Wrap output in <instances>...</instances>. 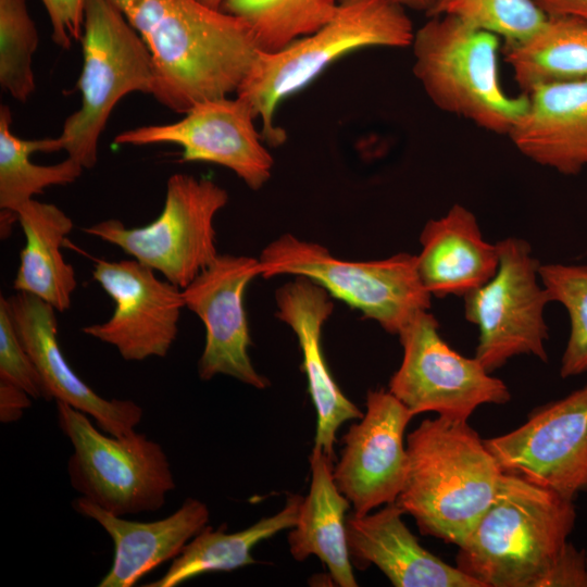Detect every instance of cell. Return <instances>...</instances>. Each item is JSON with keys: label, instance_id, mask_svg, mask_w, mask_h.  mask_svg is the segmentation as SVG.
I'll use <instances>...</instances> for the list:
<instances>
[{"label": "cell", "instance_id": "cell-26", "mask_svg": "<svg viewBox=\"0 0 587 587\" xmlns=\"http://www.w3.org/2000/svg\"><path fill=\"white\" fill-rule=\"evenodd\" d=\"M301 501V496L291 495L279 512L236 533L207 525L184 547L165 574L145 587H175L202 574L230 572L255 563L254 546L294 527Z\"/></svg>", "mask_w": 587, "mask_h": 587}, {"label": "cell", "instance_id": "cell-38", "mask_svg": "<svg viewBox=\"0 0 587 587\" xmlns=\"http://www.w3.org/2000/svg\"><path fill=\"white\" fill-rule=\"evenodd\" d=\"M199 1H201L202 3H204V4H207V5L211 7V8L220 9L223 0H199Z\"/></svg>", "mask_w": 587, "mask_h": 587}, {"label": "cell", "instance_id": "cell-21", "mask_svg": "<svg viewBox=\"0 0 587 587\" xmlns=\"http://www.w3.org/2000/svg\"><path fill=\"white\" fill-rule=\"evenodd\" d=\"M528 104L508 137L533 162L564 175L587 167V79L547 84L526 93Z\"/></svg>", "mask_w": 587, "mask_h": 587}, {"label": "cell", "instance_id": "cell-5", "mask_svg": "<svg viewBox=\"0 0 587 587\" xmlns=\"http://www.w3.org/2000/svg\"><path fill=\"white\" fill-rule=\"evenodd\" d=\"M413 74L441 111L498 135H509L528 96H510L499 78V37L448 15L414 32Z\"/></svg>", "mask_w": 587, "mask_h": 587}, {"label": "cell", "instance_id": "cell-3", "mask_svg": "<svg viewBox=\"0 0 587 587\" xmlns=\"http://www.w3.org/2000/svg\"><path fill=\"white\" fill-rule=\"evenodd\" d=\"M573 500L504 473L455 565L484 587H538L574 528Z\"/></svg>", "mask_w": 587, "mask_h": 587}, {"label": "cell", "instance_id": "cell-25", "mask_svg": "<svg viewBox=\"0 0 587 587\" xmlns=\"http://www.w3.org/2000/svg\"><path fill=\"white\" fill-rule=\"evenodd\" d=\"M503 55L523 93L547 84L587 79V18L546 17L527 38L504 42Z\"/></svg>", "mask_w": 587, "mask_h": 587}, {"label": "cell", "instance_id": "cell-24", "mask_svg": "<svg viewBox=\"0 0 587 587\" xmlns=\"http://www.w3.org/2000/svg\"><path fill=\"white\" fill-rule=\"evenodd\" d=\"M26 245L13 280L16 291L29 292L64 312L77 286L75 271L61 253L73 228L72 220L57 205L32 199L16 211Z\"/></svg>", "mask_w": 587, "mask_h": 587}, {"label": "cell", "instance_id": "cell-1", "mask_svg": "<svg viewBox=\"0 0 587 587\" xmlns=\"http://www.w3.org/2000/svg\"><path fill=\"white\" fill-rule=\"evenodd\" d=\"M139 34L153 97L176 113L236 93L261 51L251 26L199 0H110Z\"/></svg>", "mask_w": 587, "mask_h": 587}, {"label": "cell", "instance_id": "cell-37", "mask_svg": "<svg viewBox=\"0 0 587 587\" xmlns=\"http://www.w3.org/2000/svg\"><path fill=\"white\" fill-rule=\"evenodd\" d=\"M404 9L424 11L427 13L433 7L435 0H390Z\"/></svg>", "mask_w": 587, "mask_h": 587}, {"label": "cell", "instance_id": "cell-18", "mask_svg": "<svg viewBox=\"0 0 587 587\" xmlns=\"http://www.w3.org/2000/svg\"><path fill=\"white\" fill-rule=\"evenodd\" d=\"M330 295L304 276H296L276 290V316L296 334L302 353V371L316 411L315 449L334 458L339 427L363 413L340 390L322 350V328L334 310Z\"/></svg>", "mask_w": 587, "mask_h": 587}, {"label": "cell", "instance_id": "cell-23", "mask_svg": "<svg viewBox=\"0 0 587 587\" xmlns=\"http://www.w3.org/2000/svg\"><path fill=\"white\" fill-rule=\"evenodd\" d=\"M310 467V490L288 534L290 553L298 561L317 557L337 586L355 587L346 527L350 502L336 486L332 458L313 448Z\"/></svg>", "mask_w": 587, "mask_h": 587}, {"label": "cell", "instance_id": "cell-27", "mask_svg": "<svg viewBox=\"0 0 587 587\" xmlns=\"http://www.w3.org/2000/svg\"><path fill=\"white\" fill-rule=\"evenodd\" d=\"M12 113L7 104L0 107V208L16 213L45 188L75 182L85 170L67 157L51 165L35 164L30 155L46 150L47 139L26 140L11 129Z\"/></svg>", "mask_w": 587, "mask_h": 587}, {"label": "cell", "instance_id": "cell-7", "mask_svg": "<svg viewBox=\"0 0 587 587\" xmlns=\"http://www.w3.org/2000/svg\"><path fill=\"white\" fill-rule=\"evenodd\" d=\"M258 260L263 278L308 277L389 334L398 335L417 313L430 308L432 295L421 282L416 255L407 252L347 261L320 243L286 233L271 241Z\"/></svg>", "mask_w": 587, "mask_h": 587}, {"label": "cell", "instance_id": "cell-28", "mask_svg": "<svg viewBox=\"0 0 587 587\" xmlns=\"http://www.w3.org/2000/svg\"><path fill=\"white\" fill-rule=\"evenodd\" d=\"M339 0H223L220 9L246 21L259 48L274 52L327 23Z\"/></svg>", "mask_w": 587, "mask_h": 587}, {"label": "cell", "instance_id": "cell-22", "mask_svg": "<svg viewBox=\"0 0 587 587\" xmlns=\"http://www.w3.org/2000/svg\"><path fill=\"white\" fill-rule=\"evenodd\" d=\"M420 243L417 272L432 297H464L486 284L499 266L497 243L483 238L476 216L462 204L427 221Z\"/></svg>", "mask_w": 587, "mask_h": 587}, {"label": "cell", "instance_id": "cell-19", "mask_svg": "<svg viewBox=\"0 0 587 587\" xmlns=\"http://www.w3.org/2000/svg\"><path fill=\"white\" fill-rule=\"evenodd\" d=\"M403 514L396 502L375 513L350 514L346 527L352 563L377 566L397 587H484L421 546Z\"/></svg>", "mask_w": 587, "mask_h": 587}, {"label": "cell", "instance_id": "cell-35", "mask_svg": "<svg viewBox=\"0 0 587 587\" xmlns=\"http://www.w3.org/2000/svg\"><path fill=\"white\" fill-rule=\"evenodd\" d=\"M30 398L20 386L0 378V421L11 423L20 420L32 405Z\"/></svg>", "mask_w": 587, "mask_h": 587}, {"label": "cell", "instance_id": "cell-31", "mask_svg": "<svg viewBox=\"0 0 587 587\" xmlns=\"http://www.w3.org/2000/svg\"><path fill=\"white\" fill-rule=\"evenodd\" d=\"M426 15L457 17L504 42L527 38L547 17L530 0H435Z\"/></svg>", "mask_w": 587, "mask_h": 587}, {"label": "cell", "instance_id": "cell-16", "mask_svg": "<svg viewBox=\"0 0 587 587\" xmlns=\"http://www.w3.org/2000/svg\"><path fill=\"white\" fill-rule=\"evenodd\" d=\"M413 416L388 389L367 391L366 411L344 436L333 469L336 486L354 514L396 502L408 469L404 432Z\"/></svg>", "mask_w": 587, "mask_h": 587}, {"label": "cell", "instance_id": "cell-13", "mask_svg": "<svg viewBox=\"0 0 587 587\" xmlns=\"http://www.w3.org/2000/svg\"><path fill=\"white\" fill-rule=\"evenodd\" d=\"M255 116L242 99H210L193 105L182 120L117 134V145L172 143L183 148L184 162H209L233 171L250 189L270 179L274 160L254 126Z\"/></svg>", "mask_w": 587, "mask_h": 587}, {"label": "cell", "instance_id": "cell-32", "mask_svg": "<svg viewBox=\"0 0 587 587\" xmlns=\"http://www.w3.org/2000/svg\"><path fill=\"white\" fill-rule=\"evenodd\" d=\"M0 378L23 388L34 399L52 400L11 320L7 298L0 296Z\"/></svg>", "mask_w": 587, "mask_h": 587}, {"label": "cell", "instance_id": "cell-12", "mask_svg": "<svg viewBox=\"0 0 587 587\" xmlns=\"http://www.w3.org/2000/svg\"><path fill=\"white\" fill-rule=\"evenodd\" d=\"M484 441L504 473L574 500L587 491V385L536 408L512 432Z\"/></svg>", "mask_w": 587, "mask_h": 587}, {"label": "cell", "instance_id": "cell-29", "mask_svg": "<svg viewBox=\"0 0 587 587\" xmlns=\"http://www.w3.org/2000/svg\"><path fill=\"white\" fill-rule=\"evenodd\" d=\"M38 43L26 0H0V86L18 102L36 89L33 57Z\"/></svg>", "mask_w": 587, "mask_h": 587}, {"label": "cell", "instance_id": "cell-36", "mask_svg": "<svg viewBox=\"0 0 587 587\" xmlns=\"http://www.w3.org/2000/svg\"><path fill=\"white\" fill-rule=\"evenodd\" d=\"M547 17L587 18V0H530Z\"/></svg>", "mask_w": 587, "mask_h": 587}, {"label": "cell", "instance_id": "cell-17", "mask_svg": "<svg viewBox=\"0 0 587 587\" xmlns=\"http://www.w3.org/2000/svg\"><path fill=\"white\" fill-rule=\"evenodd\" d=\"M18 338L38 369L55 401H62L92 417L112 436L135 432L143 410L133 400L104 399L72 370L58 341L55 309L37 296L17 291L7 298Z\"/></svg>", "mask_w": 587, "mask_h": 587}, {"label": "cell", "instance_id": "cell-39", "mask_svg": "<svg viewBox=\"0 0 587 587\" xmlns=\"http://www.w3.org/2000/svg\"><path fill=\"white\" fill-rule=\"evenodd\" d=\"M586 567H587V550H586Z\"/></svg>", "mask_w": 587, "mask_h": 587}, {"label": "cell", "instance_id": "cell-2", "mask_svg": "<svg viewBox=\"0 0 587 587\" xmlns=\"http://www.w3.org/2000/svg\"><path fill=\"white\" fill-rule=\"evenodd\" d=\"M396 503L424 535L460 547L494 500L504 472L467 421L423 420L407 436Z\"/></svg>", "mask_w": 587, "mask_h": 587}, {"label": "cell", "instance_id": "cell-14", "mask_svg": "<svg viewBox=\"0 0 587 587\" xmlns=\"http://www.w3.org/2000/svg\"><path fill=\"white\" fill-rule=\"evenodd\" d=\"M92 276L113 299L112 316L82 332L113 346L126 361L165 357L178 333L183 290L137 260H98Z\"/></svg>", "mask_w": 587, "mask_h": 587}, {"label": "cell", "instance_id": "cell-34", "mask_svg": "<svg viewBox=\"0 0 587 587\" xmlns=\"http://www.w3.org/2000/svg\"><path fill=\"white\" fill-rule=\"evenodd\" d=\"M551 586L587 587L586 551L566 542L538 587Z\"/></svg>", "mask_w": 587, "mask_h": 587}, {"label": "cell", "instance_id": "cell-4", "mask_svg": "<svg viewBox=\"0 0 587 587\" xmlns=\"http://www.w3.org/2000/svg\"><path fill=\"white\" fill-rule=\"evenodd\" d=\"M414 27L405 9L390 0H339L333 17L313 33L274 51H260L236 97L262 123L263 141L277 147L286 132L274 122L278 104L349 52L411 47Z\"/></svg>", "mask_w": 587, "mask_h": 587}, {"label": "cell", "instance_id": "cell-10", "mask_svg": "<svg viewBox=\"0 0 587 587\" xmlns=\"http://www.w3.org/2000/svg\"><path fill=\"white\" fill-rule=\"evenodd\" d=\"M496 243V274L463 297L465 319L478 328L474 357L489 373L521 354L548 362L545 341L549 334L544 310L551 302L539 282L540 262L530 243L517 237Z\"/></svg>", "mask_w": 587, "mask_h": 587}, {"label": "cell", "instance_id": "cell-6", "mask_svg": "<svg viewBox=\"0 0 587 587\" xmlns=\"http://www.w3.org/2000/svg\"><path fill=\"white\" fill-rule=\"evenodd\" d=\"M83 67L77 82L80 108L47 138L46 153L65 150L84 168L98 160V145L117 102L132 92L153 95L155 75L139 34L110 0H86L82 36Z\"/></svg>", "mask_w": 587, "mask_h": 587}, {"label": "cell", "instance_id": "cell-15", "mask_svg": "<svg viewBox=\"0 0 587 587\" xmlns=\"http://www.w3.org/2000/svg\"><path fill=\"white\" fill-rule=\"evenodd\" d=\"M259 273V260L218 254L185 288V307L202 321L205 342L198 363L201 379L227 375L258 389L268 382L254 369L250 357V334L243 308L247 285Z\"/></svg>", "mask_w": 587, "mask_h": 587}, {"label": "cell", "instance_id": "cell-8", "mask_svg": "<svg viewBox=\"0 0 587 587\" xmlns=\"http://www.w3.org/2000/svg\"><path fill=\"white\" fill-rule=\"evenodd\" d=\"M55 403L59 426L73 447L70 482L80 497L118 516L164 505L175 482L160 444L137 432L104 435L87 414L65 402Z\"/></svg>", "mask_w": 587, "mask_h": 587}, {"label": "cell", "instance_id": "cell-33", "mask_svg": "<svg viewBox=\"0 0 587 587\" xmlns=\"http://www.w3.org/2000/svg\"><path fill=\"white\" fill-rule=\"evenodd\" d=\"M86 0H41L52 26V40L62 49L79 41L84 32Z\"/></svg>", "mask_w": 587, "mask_h": 587}, {"label": "cell", "instance_id": "cell-11", "mask_svg": "<svg viewBox=\"0 0 587 587\" xmlns=\"http://www.w3.org/2000/svg\"><path fill=\"white\" fill-rule=\"evenodd\" d=\"M403 349L399 369L388 390L413 414L469 421L483 404L510 401L508 386L475 358L450 347L439 334V323L427 310L417 313L398 334Z\"/></svg>", "mask_w": 587, "mask_h": 587}, {"label": "cell", "instance_id": "cell-30", "mask_svg": "<svg viewBox=\"0 0 587 587\" xmlns=\"http://www.w3.org/2000/svg\"><path fill=\"white\" fill-rule=\"evenodd\" d=\"M539 278L551 302L570 316V336L562 354V378L587 372V265L540 264Z\"/></svg>", "mask_w": 587, "mask_h": 587}, {"label": "cell", "instance_id": "cell-20", "mask_svg": "<svg viewBox=\"0 0 587 587\" xmlns=\"http://www.w3.org/2000/svg\"><path fill=\"white\" fill-rule=\"evenodd\" d=\"M79 514L96 521L111 537L113 562L99 587H130L141 577L175 559L209 522V509L187 498L171 515L152 522L125 520L79 497L73 501Z\"/></svg>", "mask_w": 587, "mask_h": 587}, {"label": "cell", "instance_id": "cell-9", "mask_svg": "<svg viewBox=\"0 0 587 587\" xmlns=\"http://www.w3.org/2000/svg\"><path fill=\"white\" fill-rule=\"evenodd\" d=\"M227 201V191L213 180L176 173L167 179L162 212L150 224L127 228L107 220L84 232L117 246L183 289L218 255L214 217Z\"/></svg>", "mask_w": 587, "mask_h": 587}]
</instances>
